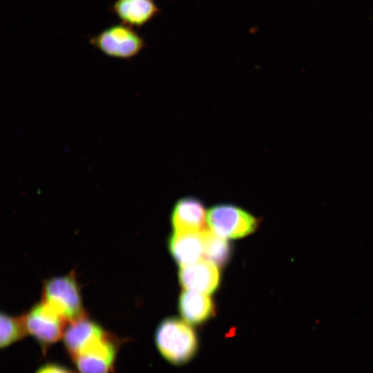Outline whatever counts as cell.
Returning a JSON list of instances; mask_svg holds the SVG:
<instances>
[{
    "instance_id": "cell-6",
    "label": "cell",
    "mask_w": 373,
    "mask_h": 373,
    "mask_svg": "<svg viewBox=\"0 0 373 373\" xmlns=\"http://www.w3.org/2000/svg\"><path fill=\"white\" fill-rule=\"evenodd\" d=\"M207 221L216 234L227 238H238L254 231L257 219L247 211L233 204L212 207L207 213Z\"/></svg>"
},
{
    "instance_id": "cell-3",
    "label": "cell",
    "mask_w": 373,
    "mask_h": 373,
    "mask_svg": "<svg viewBox=\"0 0 373 373\" xmlns=\"http://www.w3.org/2000/svg\"><path fill=\"white\" fill-rule=\"evenodd\" d=\"M122 341L105 331L85 344L71 358L79 373H111Z\"/></svg>"
},
{
    "instance_id": "cell-5",
    "label": "cell",
    "mask_w": 373,
    "mask_h": 373,
    "mask_svg": "<svg viewBox=\"0 0 373 373\" xmlns=\"http://www.w3.org/2000/svg\"><path fill=\"white\" fill-rule=\"evenodd\" d=\"M28 334L39 343L44 352L64 336L68 322L53 309L41 301L23 314Z\"/></svg>"
},
{
    "instance_id": "cell-14",
    "label": "cell",
    "mask_w": 373,
    "mask_h": 373,
    "mask_svg": "<svg viewBox=\"0 0 373 373\" xmlns=\"http://www.w3.org/2000/svg\"><path fill=\"white\" fill-rule=\"evenodd\" d=\"M28 334L23 314L14 316L6 313L0 314V346L5 348L20 341Z\"/></svg>"
},
{
    "instance_id": "cell-2",
    "label": "cell",
    "mask_w": 373,
    "mask_h": 373,
    "mask_svg": "<svg viewBox=\"0 0 373 373\" xmlns=\"http://www.w3.org/2000/svg\"><path fill=\"white\" fill-rule=\"evenodd\" d=\"M41 301L68 323L87 315L74 271L65 276L46 280L42 287Z\"/></svg>"
},
{
    "instance_id": "cell-8",
    "label": "cell",
    "mask_w": 373,
    "mask_h": 373,
    "mask_svg": "<svg viewBox=\"0 0 373 373\" xmlns=\"http://www.w3.org/2000/svg\"><path fill=\"white\" fill-rule=\"evenodd\" d=\"M203 230L175 231L169 238V251L181 266L194 263L204 255Z\"/></svg>"
},
{
    "instance_id": "cell-10",
    "label": "cell",
    "mask_w": 373,
    "mask_h": 373,
    "mask_svg": "<svg viewBox=\"0 0 373 373\" xmlns=\"http://www.w3.org/2000/svg\"><path fill=\"white\" fill-rule=\"evenodd\" d=\"M207 213L202 202L193 197L177 201L171 213L175 231H201L205 229Z\"/></svg>"
},
{
    "instance_id": "cell-9",
    "label": "cell",
    "mask_w": 373,
    "mask_h": 373,
    "mask_svg": "<svg viewBox=\"0 0 373 373\" xmlns=\"http://www.w3.org/2000/svg\"><path fill=\"white\" fill-rule=\"evenodd\" d=\"M122 23L141 28L160 12L155 0H116L111 8Z\"/></svg>"
},
{
    "instance_id": "cell-4",
    "label": "cell",
    "mask_w": 373,
    "mask_h": 373,
    "mask_svg": "<svg viewBox=\"0 0 373 373\" xmlns=\"http://www.w3.org/2000/svg\"><path fill=\"white\" fill-rule=\"evenodd\" d=\"M89 43L106 56L130 59L146 46L144 37L133 27L121 23L110 26L89 38Z\"/></svg>"
},
{
    "instance_id": "cell-13",
    "label": "cell",
    "mask_w": 373,
    "mask_h": 373,
    "mask_svg": "<svg viewBox=\"0 0 373 373\" xmlns=\"http://www.w3.org/2000/svg\"><path fill=\"white\" fill-rule=\"evenodd\" d=\"M204 256L218 266L224 265L231 256V246L225 238L206 228L203 230Z\"/></svg>"
},
{
    "instance_id": "cell-11",
    "label": "cell",
    "mask_w": 373,
    "mask_h": 373,
    "mask_svg": "<svg viewBox=\"0 0 373 373\" xmlns=\"http://www.w3.org/2000/svg\"><path fill=\"white\" fill-rule=\"evenodd\" d=\"M105 331L99 324L90 319L88 315L69 322L63 336L66 352L73 358L89 341Z\"/></svg>"
},
{
    "instance_id": "cell-12",
    "label": "cell",
    "mask_w": 373,
    "mask_h": 373,
    "mask_svg": "<svg viewBox=\"0 0 373 373\" xmlns=\"http://www.w3.org/2000/svg\"><path fill=\"white\" fill-rule=\"evenodd\" d=\"M178 307L182 316L191 324H201L214 314L210 297L196 291L186 289L182 292Z\"/></svg>"
},
{
    "instance_id": "cell-1",
    "label": "cell",
    "mask_w": 373,
    "mask_h": 373,
    "mask_svg": "<svg viewBox=\"0 0 373 373\" xmlns=\"http://www.w3.org/2000/svg\"><path fill=\"white\" fill-rule=\"evenodd\" d=\"M155 342L162 356L175 365L191 360L198 346L193 328L175 318H166L159 324L155 333Z\"/></svg>"
},
{
    "instance_id": "cell-15",
    "label": "cell",
    "mask_w": 373,
    "mask_h": 373,
    "mask_svg": "<svg viewBox=\"0 0 373 373\" xmlns=\"http://www.w3.org/2000/svg\"><path fill=\"white\" fill-rule=\"evenodd\" d=\"M35 373H77L73 370L61 364L48 363L43 365Z\"/></svg>"
},
{
    "instance_id": "cell-7",
    "label": "cell",
    "mask_w": 373,
    "mask_h": 373,
    "mask_svg": "<svg viewBox=\"0 0 373 373\" xmlns=\"http://www.w3.org/2000/svg\"><path fill=\"white\" fill-rule=\"evenodd\" d=\"M179 280L188 290L209 294L214 292L220 283V274L216 264L206 259L182 266Z\"/></svg>"
}]
</instances>
